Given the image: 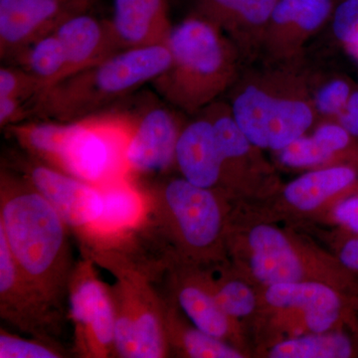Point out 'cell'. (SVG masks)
<instances>
[{
  "instance_id": "obj_1",
  "label": "cell",
  "mask_w": 358,
  "mask_h": 358,
  "mask_svg": "<svg viewBox=\"0 0 358 358\" xmlns=\"http://www.w3.org/2000/svg\"><path fill=\"white\" fill-rule=\"evenodd\" d=\"M0 232L14 261L42 296L62 310L73 267L67 223L25 178L1 173Z\"/></svg>"
},
{
  "instance_id": "obj_2",
  "label": "cell",
  "mask_w": 358,
  "mask_h": 358,
  "mask_svg": "<svg viewBox=\"0 0 358 358\" xmlns=\"http://www.w3.org/2000/svg\"><path fill=\"white\" fill-rule=\"evenodd\" d=\"M171 63L164 43L122 49L40 92L33 112L47 121L65 122L107 112L113 103L154 82Z\"/></svg>"
},
{
  "instance_id": "obj_3",
  "label": "cell",
  "mask_w": 358,
  "mask_h": 358,
  "mask_svg": "<svg viewBox=\"0 0 358 358\" xmlns=\"http://www.w3.org/2000/svg\"><path fill=\"white\" fill-rule=\"evenodd\" d=\"M164 44L171 54V66L152 84L169 102L195 110L222 90L229 63L215 23L188 18L171 27Z\"/></svg>"
},
{
  "instance_id": "obj_4",
  "label": "cell",
  "mask_w": 358,
  "mask_h": 358,
  "mask_svg": "<svg viewBox=\"0 0 358 358\" xmlns=\"http://www.w3.org/2000/svg\"><path fill=\"white\" fill-rule=\"evenodd\" d=\"M133 124V115L108 110L66 122L64 138L51 166L96 186L131 176L127 150Z\"/></svg>"
},
{
  "instance_id": "obj_5",
  "label": "cell",
  "mask_w": 358,
  "mask_h": 358,
  "mask_svg": "<svg viewBox=\"0 0 358 358\" xmlns=\"http://www.w3.org/2000/svg\"><path fill=\"white\" fill-rule=\"evenodd\" d=\"M117 278L110 289L115 308V355L159 358L167 352L162 305L148 279L120 257L103 258Z\"/></svg>"
},
{
  "instance_id": "obj_6",
  "label": "cell",
  "mask_w": 358,
  "mask_h": 358,
  "mask_svg": "<svg viewBox=\"0 0 358 358\" xmlns=\"http://www.w3.org/2000/svg\"><path fill=\"white\" fill-rule=\"evenodd\" d=\"M232 117L251 145L282 150L312 126L313 110L305 102L279 99L249 87L235 99Z\"/></svg>"
},
{
  "instance_id": "obj_7",
  "label": "cell",
  "mask_w": 358,
  "mask_h": 358,
  "mask_svg": "<svg viewBox=\"0 0 358 358\" xmlns=\"http://www.w3.org/2000/svg\"><path fill=\"white\" fill-rule=\"evenodd\" d=\"M78 352L85 357L115 353V308L112 293L89 260L75 266L68 296Z\"/></svg>"
},
{
  "instance_id": "obj_8",
  "label": "cell",
  "mask_w": 358,
  "mask_h": 358,
  "mask_svg": "<svg viewBox=\"0 0 358 358\" xmlns=\"http://www.w3.org/2000/svg\"><path fill=\"white\" fill-rule=\"evenodd\" d=\"M0 313L1 317L35 338L51 341L60 310L27 281L0 232Z\"/></svg>"
},
{
  "instance_id": "obj_9",
  "label": "cell",
  "mask_w": 358,
  "mask_h": 358,
  "mask_svg": "<svg viewBox=\"0 0 358 358\" xmlns=\"http://www.w3.org/2000/svg\"><path fill=\"white\" fill-rule=\"evenodd\" d=\"M24 178L71 228L87 233L102 213L103 197L99 186L43 162H32L26 166Z\"/></svg>"
},
{
  "instance_id": "obj_10",
  "label": "cell",
  "mask_w": 358,
  "mask_h": 358,
  "mask_svg": "<svg viewBox=\"0 0 358 358\" xmlns=\"http://www.w3.org/2000/svg\"><path fill=\"white\" fill-rule=\"evenodd\" d=\"M160 201L185 244L202 250L215 243L222 215L210 188L192 185L185 178L173 179L164 186Z\"/></svg>"
},
{
  "instance_id": "obj_11",
  "label": "cell",
  "mask_w": 358,
  "mask_h": 358,
  "mask_svg": "<svg viewBox=\"0 0 358 358\" xmlns=\"http://www.w3.org/2000/svg\"><path fill=\"white\" fill-rule=\"evenodd\" d=\"M76 14L62 0H0V55L14 58Z\"/></svg>"
},
{
  "instance_id": "obj_12",
  "label": "cell",
  "mask_w": 358,
  "mask_h": 358,
  "mask_svg": "<svg viewBox=\"0 0 358 358\" xmlns=\"http://www.w3.org/2000/svg\"><path fill=\"white\" fill-rule=\"evenodd\" d=\"M127 162L131 174L157 173L176 162L179 129L171 110L152 106L133 115Z\"/></svg>"
},
{
  "instance_id": "obj_13",
  "label": "cell",
  "mask_w": 358,
  "mask_h": 358,
  "mask_svg": "<svg viewBox=\"0 0 358 358\" xmlns=\"http://www.w3.org/2000/svg\"><path fill=\"white\" fill-rule=\"evenodd\" d=\"M66 56L65 78L98 64L122 50L112 25L88 14L76 13L56 28ZM61 80V81H62Z\"/></svg>"
},
{
  "instance_id": "obj_14",
  "label": "cell",
  "mask_w": 358,
  "mask_h": 358,
  "mask_svg": "<svg viewBox=\"0 0 358 358\" xmlns=\"http://www.w3.org/2000/svg\"><path fill=\"white\" fill-rule=\"evenodd\" d=\"M265 299L274 308L303 310L306 324L315 334L329 331L343 313L339 294L320 282L298 281L273 285L268 287Z\"/></svg>"
},
{
  "instance_id": "obj_15",
  "label": "cell",
  "mask_w": 358,
  "mask_h": 358,
  "mask_svg": "<svg viewBox=\"0 0 358 358\" xmlns=\"http://www.w3.org/2000/svg\"><path fill=\"white\" fill-rule=\"evenodd\" d=\"M169 0H114L110 21L122 48L164 43L171 31Z\"/></svg>"
},
{
  "instance_id": "obj_16",
  "label": "cell",
  "mask_w": 358,
  "mask_h": 358,
  "mask_svg": "<svg viewBox=\"0 0 358 358\" xmlns=\"http://www.w3.org/2000/svg\"><path fill=\"white\" fill-rule=\"evenodd\" d=\"M251 268L266 286L301 281L303 268L288 238L277 228L258 225L249 235Z\"/></svg>"
},
{
  "instance_id": "obj_17",
  "label": "cell",
  "mask_w": 358,
  "mask_h": 358,
  "mask_svg": "<svg viewBox=\"0 0 358 358\" xmlns=\"http://www.w3.org/2000/svg\"><path fill=\"white\" fill-rule=\"evenodd\" d=\"M176 162L183 178L203 188L218 182L223 169L212 121L199 120L179 134Z\"/></svg>"
},
{
  "instance_id": "obj_18",
  "label": "cell",
  "mask_w": 358,
  "mask_h": 358,
  "mask_svg": "<svg viewBox=\"0 0 358 358\" xmlns=\"http://www.w3.org/2000/svg\"><path fill=\"white\" fill-rule=\"evenodd\" d=\"M131 176L115 179L99 186L102 192L103 211L88 231L98 237H115L138 227L148 217V197L131 180Z\"/></svg>"
},
{
  "instance_id": "obj_19",
  "label": "cell",
  "mask_w": 358,
  "mask_h": 358,
  "mask_svg": "<svg viewBox=\"0 0 358 358\" xmlns=\"http://www.w3.org/2000/svg\"><path fill=\"white\" fill-rule=\"evenodd\" d=\"M357 178L355 169L348 166L310 171L287 185L285 199L299 210H313L334 195L352 186Z\"/></svg>"
},
{
  "instance_id": "obj_20",
  "label": "cell",
  "mask_w": 358,
  "mask_h": 358,
  "mask_svg": "<svg viewBox=\"0 0 358 358\" xmlns=\"http://www.w3.org/2000/svg\"><path fill=\"white\" fill-rule=\"evenodd\" d=\"M350 134L338 124H322L310 138L301 136L282 148L280 159L285 166L305 167L322 164L345 150Z\"/></svg>"
},
{
  "instance_id": "obj_21",
  "label": "cell",
  "mask_w": 358,
  "mask_h": 358,
  "mask_svg": "<svg viewBox=\"0 0 358 358\" xmlns=\"http://www.w3.org/2000/svg\"><path fill=\"white\" fill-rule=\"evenodd\" d=\"M14 61L36 78L43 90L58 83L64 76L65 52L55 32L29 45Z\"/></svg>"
},
{
  "instance_id": "obj_22",
  "label": "cell",
  "mask_w": 358,
  "mask_h": 358,
  "mask_svg": "<svg viewBox=\"0 0 358 358\" xmlns=\"http://www.w3.org/2000/svg\"><path fill=\"white\" fill-rule=\"evenodd\" d=\"M179 307L199 331L223 339L229 333L230 317L221 310L213 294L195 285L178 289Z\"/></svg>"
},
{
  "instance_id": "obj_23",
  "label": "cell",
  "mask_w": 358,
  "mask_h": 358,
  "mask_svg": "<svg viewBox=\"0 0 358 358\" xmlns=\"http://www.w3.org/2000/svg\"><path fill=\"white\" fill-rule=\"evenodd\" d=\"M352 355L353 345L348 336L327 331L282 341L270 352L273 358H346Z\"/></svg>"
},
{
  "instance_id": "obj_24",
  "label": "cell",
  "mask_w": 358,
  "mask_h": 358,
  "mask_svg": "<svg viewBox=\"0 0 358 358\" xmlns=\"http://www.w3.org/2000/svg\"><path fill=\"white\" fill-rule=\"evenodd\" d=\"M333 7V0H279L270 21L277 26L313 32L326 22Z\"/></svg>"
},
{
  "instance_id": "obj_25",
  "label": "cell",
  "mask_w": 358,
  "mask_h": 358,
  "mask_svg": "<svg viewBox=\"0 0 358 358\" xmlns=\"http://www.w3.org/2000/svg\"><path fill=\"white\" fill-rule=\"evenodd\" d=\"M279 0H199L207 20H236L251 25H263L270 21Z\"/></svg>"
},
{
  "instance_id": "obj_26",
  "label": "cell",
  "mask_w": 358,
  "mask_h": 358,
  "mask_svg": "<svg viewBox=\"0 0 358 358\" xmlns=\"http://www.w3.org/2000/svg\"><path fill=\"white\" fill-rule=\"evenodd\" d=\"M181 348L193 358H242L234 348L226 345L222 339L214 338L196 327L185 329L179 336Z\"/></svg>"
},
{
  "instance_id": "obj_27",
  "label": "cell",
  "mask_w": 358,
  "mask_h": 358,
  "mask_svg": "<svg viewBox=\"0 0 358 358\" xmlns=\"http://www.w3.org/2000/svg\"><path fill=\"white\" fill-rule=\"evenodd\" d=\"M63 352L54 346L52 341L20 338L1 331L0 333V358H59Z\"/></svg>"
},
{
  "instance_id": "obj_28",
  "label": "cell",
  "mask_w": 358,
  "mask_h": 358,
  "mask_svg": "<svg viewBox=\"0 0 358 358\" xmlns=\"http://www.w3.org/2000/svg\"><path fill=\"white\" fill-rule=\"evenodd\" d=\"M216 303L230 319L249 315L256 307L254 292L240 281L225 282L213 294Z\"/></svg>"
},
{
  "instance_id": "obj_29",
  "label": "cell",
  "mask_w": 358,
  "mask_h": 358,
  "mask_svg": "<svg viewBox=\"0 0 358 358\" xmlns=\"http://www.w3.org/2000/svg\"><path fill=\"white\" fill-rule=\"evenodd\" d=\"M216 143L223 162L243 157L249 152L250 143L234 117L220 115L212 121Z\"/></svg>"
},
{
  "instance_id": "obj_30",
  "label": "cell",
  "mask_w": 358,
  "mask_h": 358,
  "mask_svg": "<svg viewBox=\"0 0 358 358\" xmlns=\"http://www.w3.org/2000/svg\"><path fill=\"white\" fill-rule=\"evenodd\" d=\"M42 90L38 80L21 67L0 69V98L8 96L25 101L34 99Z\"/></svg>"
},
{
  "instance_id": "obj_31",
  "label": "cell",
  "mask_w": 358,
  "mask_h": 358,
  "mask_svg": "<svg viewBox=\"0 0 358 358\" xmlns=\"http://www.w3.org/2000/svg\"><path fill=\"white\" fill-rule=\"evenodd\" d=\"M333 28L341 41L358 44V0H345L336 7Z\"/></svg>"
},
{
  "instance_id": "obj_32",
  "label": "cell",
  "mask_w": 358,
  "mask_h": 358,
  "mask_svg": "<svg viewBox=\"0 0 358 358\" xmlns=\"http://www.w3.org/2000/svg\"><path fill=\"white\" fill-rule=\"evenodd\" d=\"M350 96V86L341 80L331 82L322 87L315 96V106L322 114H341L348 105Z\"/></svg>"
},
{
  "instance_id": "obj_33",
  "label": "cell",
  "mask_w": 358,
  "mask_h": 358,
  "mask_svg": "<svg viewBox=\"0 0 358 358\" xmlns=\"http://www.w3.org/2000/svg\"><path fill=\"white\" fill-rule=\"evenodd\" d=\"M25 101L16 98H0V126L1 128L14 126L20 124L24 119Z\"/></svg>"
},
{
  "instance_id": "obj_34",
  "label": "cell",
  "mask_w": 358,
  "mask_h": 358,
  "mask_svg": "<svg viewBox=\"0 0 358 358\" xmlns=\"http://www.w3.org/2000/svg\"><path fill=\"white\" fill-rule=\"evenodd\" d=\"M334 216L341 225L358 234V195L341 201L336 207Z\"/></svg>"
},
{
  "instance_id": "obj_35",
  "label": "cell",
  "mask_w": 358,
  "mask_h": 358,
  "mask_svg": "<svg viewBox=\"0 0 358 358\" xmlns=\"http://www.w3.org/2000/svg\"><path fill=\"white\" fill-rule=\"evenodd\" d=\"M339 261L348 270L358 272V237L345 242L339 252Z\"/></svg>"
},
{
  "instance_id": "obj_36",
  "label": "cell",
  "mask_w": 358,
  "mask_h": 358,
  "mask_svg": "<svg viewBox=\"0 0 358 358\" xmlns=\"http://www.w3.org/2000/svg\"><path fill=\"white\" fill-rule=\"evenodd\" d=\"M341 126L348 131L350 136H358V115L353 113L345 112L341 113Z\"/></svg>"
},
{
  "instance_id": "obj_37",
  "label": "cell",
  "mask_w": 358,
  "mask_h": 358,
  "mask_svg": "<svg viewBox=\"0 0 358 358\" xmlns=\"http://www.w3.org/2000/svg\"><path fill=\"white\" fill-rule=\"evenodd\" d=\"M74 13H83L96 0H62Z\"/></svg>"
},
{
  "instance_id": "obj_38",
  "label": "cell",
  "mask_w": 358,
  "mask_h": 358,
  "mask_svg": "<svg viewBox=\"0 0 358 358\" xmlns=\"http://www.w3.org/2000/svg\"><path fill=\"white\" fill-rule=\"evenodd\" d=\"M345 110H348V112L353 113V114L358 115V92L350 95Z\"/></svg>"
}]
</instances>
